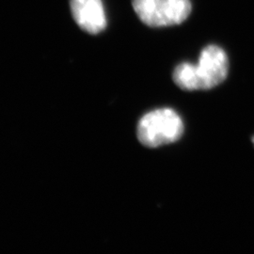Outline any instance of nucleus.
Listing matches in <instances>:
<instances>
[{
    "mask_svg": "<svg viewBox=\"0 0 254 254\" xmlns=\"http://www.w3.org/2000/svg\"><path fill=\"white\" fill-rule=\"evenodd\" d=\"M136 133L141 144L157 148L180 139L184 134V122L173 109H154L139 120Z\"/></svg>",
    "mask_w": 254,
    "mask_h": 254,
    "instance_id": "1",
    "label": "nucleus"
},
{
    "mask_svg": "<svg viewBox=\"0 0 254 254\" xmlns=\"http://www.w3.org/2000/svg\"><path fill=\"white\" fill-rule=\"evenodd\" d=\"M196 71L200 90L218 87L227 77L229 61L225 51L218 46H206L200 55Z\"/></svg>",
    "mask_w": 254,
    "mask_h": 254,
    "instance_id": "2",
    "label": "nucleus"
},
{
    "mask_svg": "<svg viewBox=\"0 0 254 254\" xmlns=\"http://www.w3.org/2000/svg\"><path fill=\"white\" fill-rule=\"evenodd\" d=\"M72 15L78 27L90 34H98L107 27L102 0H70Z\"/></svg>",
    "mask_w": 254,
    "mask_h": 254,
    "instance_id": "3",
    "label": "nucleus"
},
{
    "mask_svg": "<svg viewBox=\"0 0 254 254\" xmlns=\"http://www.w3.org/2000/svg\"><path fill=\"white\" fill-rule=\"evenodd\" d=\"M136 15L149 27H167L166 0H133Z\"/></svg>",
    "mask_w": 254,
    "mask_h": 254,
    "instance_id": "4",
    "label": "nucleus"
},
{
    "mask_svg": "<svg viewBox=\"0 0 254 254\" xmlns=\"http://www.w3.org/2000/svg\"><path fill=\"white\" fill-rule=\"evenodd\" d=\"M173 81L184 91H199V80L196 65L183 63L176 66L173 71Z\"/></svg>",
    "mask_w": 254,
    "mask_h": 254,
    "instance_id": "5",
    "label": "nucleus"
},
{
    "mask_svg": "<svg viewBox=\"0 0 254 254\" xmlns=\"http://www.w3.org/2000/svg\"><path fill=\"white\" fill-rule=\"evenodd\" d=\"M166 6L169 26L181 24L190 14V0H166Z\"/></svg>",
    "mask_w": 254,
    "mask_h": 254,
    "instance_id": "6",
    "label": "nucleus"
},
{
    "mask_svg": "<svg viewBox=\"0 0 254 254\" xmlns=\"http://www.w3.org/2000/svg\"><path fill=\"white\" fill-rule=\"evenodd\" d=\"M253 141H254V139H253Z\"/></svg>",
    "mask_w": 254,
    "mask_h": 254,
    "instance_id": "7",
    "label": "nucleus"
}]
</instances>
